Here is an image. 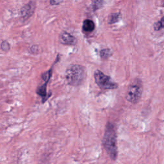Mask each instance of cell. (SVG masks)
Returning <instances> with one entry per match:
<instances>
[{"label":"cell","instance_id":"30bf717a","mask_svg":"<svg viewBox=\"0 0 164 164\" xmlns=\"http://www.w3.org/2000/svg\"><path fill=\"white\" fill-rule=\"evenodd\" d=\"M103 1H93L92 2V7H93V9L94 11H95L96 10L100 9L103 5Z\"/></svg>","mask_w":164,"mask_h":164},{"label":"cell","instance_id":"4fadbf2b","mask_svg":"<svg viewBox=\"0 0 164 164\" xmlns=\"http://www.w3.org/2000/svg\"><path fill=\"white\" fill-rule=\"evenodd\" d=\"M52 5H59L62 3H63L62 1H50V2Z\"/></svg>","mask_w":164,"mask_h":164},{"label":"cell","instance_id":"9c48e42d","mask_svg":"<svg viewBox=\"0 0 164 164\" xmlns=\"http://www.w3.org/2000/svg\"><path fill=\"white\" fill-rule=\"evenodd\" d=\"M100 57L103 60H106L109 58H110L112 55V52L110 49H103L100 51Z\"/></svg>","mask_w":164,"mask_h":164},{"label":"cell","instance_id":"6da1fadb","mask_svg":"<svg viewBox=\"0 0 164 164\" xmlns=\"http://www.w3.org/2000/svg\"><path fill=\"white\" fill-rule=\"evenodd\" d=\"M103 145L105 147L109 157L115 160L117 157V135H116L115 128L113 123L107 122L105 133L103 138Z\"/></svg>","mask_w":164,"mask_h":164},{"label":"cell","instance_id":"277c9868","mask_svg":"<svg viewBox=\"0 0 164 164\" xmlns=\"http://www.w3.org/2000/svg\"><path fill=\"white\" fill-rule=\"evenodd\" d=\"M94 79L97 85L103 89H115L118 85L112 78L104 74L99 70H96L94 73Z\"/></svg>","mask_w":164,"mask_h":164},{"label":"cell","instance_id":"7a4b0ae2","mask_svg":"<svg viewBox=\"0 0 164 164\" xmlns=\"http://www.w3.org/2000/svg\"><path fill=\"white\" fill-rule=\"evenodd\" d=\"M85 70L83 66L72 64L66 71V79L70 85L77 87L80 85L85 78Z\"/></svg>","mask_w":164,"mask_h":164},{"label":"cell","instance_id":"ba28073f","mask_svg":"<svg viewBox=\"0 0 164 164\" xmlns=\"http://www.w3.org/2000/svg\"><path fill=\"white\" fill-rule=\"evenodd\" d=\"M121 17V14L120 12L112 13L110 15L109 18V24H114L119 21V19Z\"/></svg>","mask_w":164,"mask_h":164},{"label":"cell","instance_id":"8fae6325","mask_svg":"<svg viewBox=\"0 0 164 164\" xmlns=\"http://www.w3.org/2000/svg\"><path fill=\"white\" fill-rule=\"evenodd\" d=\"M154 28L157 31L161 30L162 28H164V17L160 19V21H159L155 24L154 26Z\"/></svg>","mask_w":164,"mask_h":164},{"label":"cell","instance_id":"5b68a950","mask_svg":"<svg viewBox=\"0 0 164 164\" xmlns=\"http://www.w3.org/2000/svg\"><path fill=\"white\" fill-rule=\"evenodd\" d=\"M60 42L62 44L67 46H74L77 44V39L67 31H62L59 37Z\"/></svg>","mask_w":164,"mask_h":164},{"label":"cell","instance_id":"52a82bcc","mask_svg":"<svg viewBox=\"0 0 164 164\" xmlns=\"http://www.w3.org/2000/svg\"><path fill=\"white\" fill-rule=\"evenodd\" d=\"M95 23L90 19L84 20L82 29L85 32H92L95 30Z\"/></svg>","mask_w":164,"mask_h":164},{"label":"cell","instance_id":"5bb4252c","mask_svg":"<svg viewBox=\"0 0 164 164\" xmlns=\"http://www.w3.org/2000/svg\"><path fill=\"white\" fill-rule=\"evenodd\" d=\"M163 6H164V1H163Z\"/></svg>","mask_w":164,"mask_h":164},{"label":"cell","instance_id":"7c38bea8","mask_svg":"<svg viewBox=\"0 0 164 164\" xmlns=\"http://www.w3.org/2000/svg\"><path fill=\"white\" fill-rule=\"evenodd\" d=\"M10 44H9V42H8L7 41H3L1 43V49L3 51H9L10 50Z\"/></svg>","mask_w":164,"mask_h":164},{"label":"cell","instance_id":"3957f363","mask_svg":"<svg viewBox=\"0 0 164 164\" xmlns=\"http://www.w3.org/2000/svg\"><path fill=\"white\" fill-rule=\"evenodd\" d=\"M142 82L138 79H135L128 87L126 95V99L131 103H137L142 97Z\"/></svg>","mask_w":164,"mask_h":164},{"label":"cell","instance_id":"8992f818","mask_svg":"<svg viewBox=\"0 0 164 164\" xmlns=\"http://www.w3.org/2000/svg\"><path fill=\"white\" fill-rule=\"evenodd\" d=\"M35 9V2L30 1L24 7H23L21 9V15L24 19H28L31 15L33 14L34 10Z\"/></svg>","mask_w":164,"mask_h":164}]
</instances>
